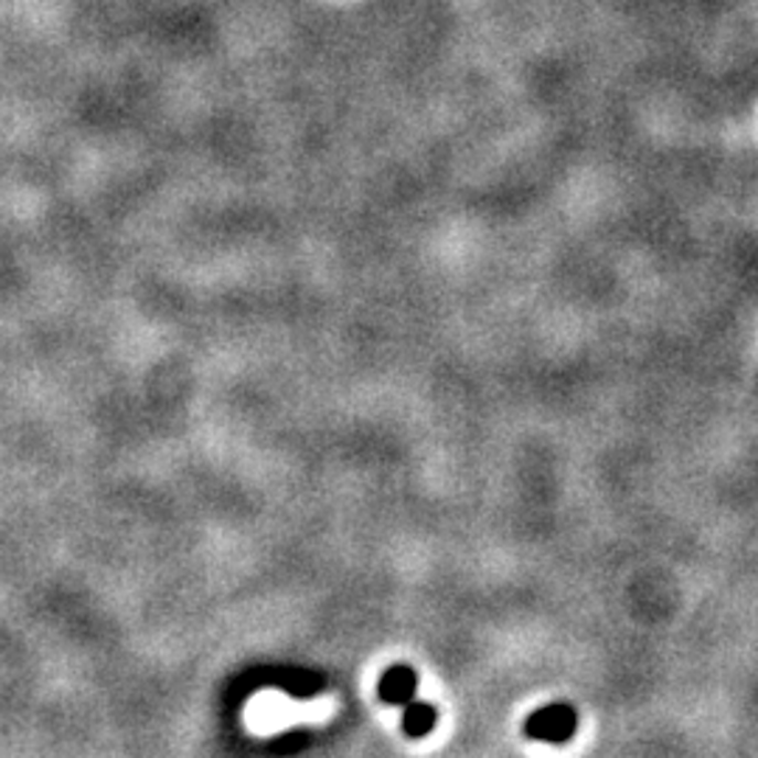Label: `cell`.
Wrapping results in <instances>:
<instances>
[{"instance_id": "6da1fadb", "label": "cell", "mask_w": 758, "mask_h": 758, "mask_svg": "<svg viewBox=\"0 0 758 758\" xmlns=\"http://www.w3.org/2000/svg\"><path fill=\"white\" fill-rule=\"evenodd\" d=\"M576 728H579V714H576L574 705L567 703L543 705V708H536L523 725L529 739L551 741V745H565V741H570Z\"/></svg>"}, {"instance_id": "7a4b0ae2", "label": "cell", "mask_w": 758, "mask_h": 758, "mask_svg": "<svg viewBox=\"0 0 758 758\" xmlns=\"http://www.w3.org/2000/svg\"><path fill=\"white\" fill-rule=\"evenodd\" d=\"M416 685H419V677L410 666H394L385 672V677L380 680V697L391 705H405L414 700Z\"/></svg>"}, {"instance_id": "3957f363", "label": "cell", "mask_w": 758, "mask_h": 758, "mask_svg": "<svg viewBox=\"0 0 758 758\" xmlns=\"http://www.w3.org/2000/svg\"><path fill=\"white\" fill-rule=\"evenodd\" d=\"M436 719H438V711L433 708V705L427 703H405V719H402V725H405V734L410 736V739H421V736L430 734L433 728H436Z\"/></svg>"}]
</instances>
